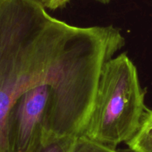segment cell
Wrapping results in <instances>:
<instances>
[{
	"mask_svg": "<svg viewBox=\"0 0 152 152\" xmlns=\"http://www.w3.org/2000/svg\"><path fill=\"white\" fill-rule=\"evenodd\" d=\"M93 1H97V2L102 3V4H108V3H109L111 0H93Z\"/></svg>",
	"mask_w": 152,
	"mask_h": 152,
	"instance_id": "8",
	"label": "cell"
},
{
	"mask_svg": "<svg viewBox=\"0 0 152 152\" xmlns=\"http://www.w3.org/2000/svg\"><path fill=\"white\" fill-rule=\"evenodd\" d=\"M126 144L132 152H152V110L147 109L139 129Z\"/></svg>",
	"mask_w": 152,
	"mask_h": 152,
	"instance_id": "4",
	"label": "cell"
},
{
	"mask_svg": "<svg viewBox=\"0 0 152 152\" xmlns=\"http://www.w3.org/2000/svg\"><path fill=\"white\" fill-rule=\"evenodd\" d=\"M51 94L50 86H38L13 103L6 120L9 152H25L45 129Z\"/></svg>",
	"mask_w": 152,
	"mask_h": 152,
	"instance_id": "2",
	"label": "cell"
},
{
	"mask_svg": "<svg viewBox=\"0 0 152 152\" xmlns=\"http://www.w3.org/2000/svg\"><path fill=\"white\" fill-rule=\"evenodd\" d=\"M45 7L49 10H55L65 7L71 0H41Z\"/></svg>",
	"mask_w": 152,
	"mask_h": 152,
	"instance_id": "6",
	"label": "cell"
},
{
	"mask_svg": "<svg viewBox=\"0 0 152 152\" xmlns=\"http://www.w3.org/2000/svg\"><path fill=\"white\" fill-rule=\"evenodd\" d=\"M77 137H59L43 130L25 152H71Z\"/></svg>",
	"mask_w": 152,
	"mask_h": 152,
	"instance_id": "3",
	"label": "cell"
},
{
	"mask_svg": "<svg viewBox=\"0 0 152 152\" xmlns=\"http://www.w3.org/2000/svg\"><path fill=\"white\" fill-rule=\"evenodd\" d=\"M0 152H9V149L6 145L0 142Z\"/></svg>",
	"mask_w": 152,
	"mask_h": 152,
	"instance_id": "7",
	"label": "cell"
},
{
	"mask_svg": "<svg viewBox=\"0 0 152 152\" xmlns=\"http://www.w3.org/2000/svg\"><path fill=\"white\" fill-rule=\"evenodd\" d=\"M137 67L126 53L114 56L104 65L93 108L83 135L116 148L130 140L148 108Z\"/></svg>",
	"mask_w": 152,
	"mask_h": 152,
	"instance_id": "1",
	"label": "cell"
},
{
	"mask_svg": "<svg viewBox=\"0 0 152 152\" xmlns=\"http://www.w3.org/2000/svg\"><path fill=\"white\" fill-rule=\"evenodd\" d=\"M71 152H119L116 148L93 140L85 135L76 137Z\"/></svg>",
	"mask_w": 152,
	"mask_h": 152,
	"instance_id": "5",
	"label": "cell"
}]
</instances>
